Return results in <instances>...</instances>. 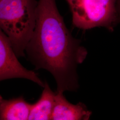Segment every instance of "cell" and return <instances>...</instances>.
Masks as SVG:
<instances>
[{"instance_id":"cell-2","label":"cell","mask_w":120,"mask_h":120,"mask_svg":"<svg viewBox=\"0 0 120 120\" xmlns=\"http://www.w3.org/2000/svg\"><path fill=\"white\" fill-rule=\"evenodd\" d=\"M36 0H0V27L17 57L25 56L26 46L34 30Z\"/></svg>"},{"instance_id":"cell-1","label":"cell","mask_w":120,"mask_h":120,"mask_svg":"<svg viewBox=\"0 0 120 120\" xmlns=\"http://www.w3.org/2000/svg\"><path fill=\"white\" fill-rule=\"evenodd\" d=\"M26 52L36 69L51 73L57 92L77 90V65L84 62L88 52L67 28L56 0L38 1L36 26Z\"/></svg>"},{"instance_id":"cell-8","label":"cell","mask_w":120,"mask_h":120,"mask_svg":"<svg viewBox=\"0 0 120 120\" xmlns=\"http://www.w3.org/2000/svg\"><path fill=\"white\" fill-rule=\"evenodd\" d=\"M116 7L118 14L120 16V0H116Z\"/></svg>"},{"instance_id":"cell-5","label":"cell","mask_w":120,"mask_h":120,"mask_svg":"<svg viewBox=\"0 0 120 120\" xmlns=\"http://www.w3.org/2000/svg\"><path fill=\"white\" fill-rule=\"evenodd\" d=\"M55 104L51 120H89L92 112L86 105L79 102L74 105L65 98L63 93L56 92Z\"/></svg>"},{"instance_id":"cell-4","label":"cell","mask_w":120,"mask_h":120,"mask_svg":"<svg viewBox=\"0 0 120 120\" xmlns=\"http://www.w3.org/2000/svg\"><path fill=\"white\" fill-rule=\"evenodd\" d=\"M13 78L28 79L44 87L38 73L22 66L17 59L8 36L0 30V81Z\"/></svg>"},{"instance_id":"cell-3","label":"cell","mask_w":120,"mask_h":120,"mask_svg":"<svg viewBox=\"0 0 120 120\" xmlns=\"http://www.w3.org/2000/svg\"><path fill=\"white\" fill-rule=\"evenodd\" d=\"M74 26L83 30L104 27L112 30L118 20L116 0H65Z\"/></svg>"},{"instance_id":"cell-7","label":"cell","mask_w":120,"mask_h":120,"mask_svg":"<svg viewBox=\"0 0 120 120\" xmlns=\"http://www.w3.org/2000/svg\"><path fill=\"white\" fill-rule=\"evenodd\" d=\"M43 88L40 98L32 105L29 120H51L56 92L51 90L47 82Z\"/></svg>"},{"instance_id":"cell-6","label":"cell","mask_w":120,"mask_h":120,"mask_svg":"<svg viewBox=\"0 0 120 120\" xmlns=\"http://www.w3.org/2000/svg\"><path fill=\"white\" fill-rule=\"evenodd\" d=\"M32 105L23 97L6 100L0 96V120H29Z\"/></svg>"}]
</instances>
